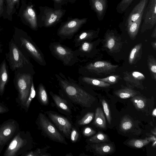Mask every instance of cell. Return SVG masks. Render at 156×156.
I'll return each instance as SVG.
<instances>
[{"label":"cell","mask_w":156,"mask_h":156,"mask_svg":"<svg viewBox=\"0 0 156 156\" xmlns=\"http://www.w3.org/2000/svg\"><path fill=\"white\" fill-rule=\"evenodd\" d=\"M55 76L62 90L73 102L84 107L91 106L94 97L80 84L61 72L55 74Z\"/></svg>","instance_id":"6da1fadb"},{"label":"cell","mask_w":156,"mask_h":156,"mask_svg":"<svg viewBox=\"0 0 156 156\" xmlns=\"http://www.w3.org/2000/svg\"><path fill=\"white\" fill-rule=\"evenodd\" d=\"M13 82L18 92L16 102L23 108L30 94L34 70L22 69L15 70Z\"/></svg>","instance_id":"7a4b0ae2"},{"label":"cell","mask_w":156,"mask_h":156,"mask_svg":"<svg viewBox=\"0 0 156 156\" xmlns=\"http://www.w3.org/2000/svg\"><path fill=\"white\" fill-rule=\"evenodd\" d=\"M12 38L18 47L28 57L32 58L41 66L46 65L43 53L27 33L17 31L13 35Z\"/></svg>","instance_id":"3957f363"},{"label":"cell","mask_w":156,"mask_h":156,"mask_svg":"<svg viewBox=\"0 0 156 156\" xmlns=\"http://www.w3.org/2000/svg\"><path fill=\"white\" fill-rule=\"evenodd\" d=\"M8 46L9 51L5 54V58L12 71L22 69L34 70L29 58L18 47L12 38L9 42Z\"/></svg>","instance_id":"277c9868"},{"label":"cell","mask_w":156,"mask_h":156,"mask_svg":"<svg viewBox=\"0 0 156 156\" xmlns=\"http://www.w3.org/2000/svg\"><path fill=\"white\" fill-rule=\"evenodd\" d=\"M31 147V141L28 132L19 130L7 145L3 155H21Z\"/></svg>","instance_id":"5b68a950"},{"label":"cell","mask_w":156,"mask_h":156,"mask_svg":"<svg viewBox=\"0 0 156 156\" xmlns=\"http://www.w3.org/2000/svg\"><path fill=\"white\" fill-rule=\"evenodd\" d=\"M49 48L52 55L60 61L65 66H72L78 62H82L74 50L60 42L51 43Z\"/></svg>","instance_id":"8992f818"},{"label":"cell","mask_w":156,"mask_h":156,"mask_svg":"<svg viewBox=\"0 0 156 156\" xmlns=\"http://www.w3.org/2000/svg\"><path fill=\"white\" fill-rule=\"evenodd\" d=\"M118 67V65L112 64L108 62L97 61L80 66L78 72L83 76L88 73L108 74L114 72Z\"/></svg>","instance_id":"52a82bcc"},{"label":"cell","mask_w":156,"mask_h":156,"mask_svg":"<svg viewBox=\"0 0 156 156\" xmlns=\"http://www.w3.org/2000/svg\"><path fill=\"white\" fill-rule=\"evenodd\" d=\"M20 130L19 124L13 119H9L0 125V154Z\"/></svg>","instance_id":"ba28073f"},{"label":"cell","mask_w":156,"mask_h":156,"mask_svg":"<svg viewBox=\"0 0 156 156\" xmlns=\"http://www.w3.org/2000/svg\"><path fill=\"white\" fill-rule=\"evenodd\" d=\"M141 33L152 29L156 24V0H149L142 15Z\"/></svg>","instance_id":"9c48e42d"},{"label":"cell","mask_w":156,"mask_h":156,"mask_svg":"<svg viewBox=\"0 0 156 156\" xmlns=\"http://www.w3.org/2000/svg\"><path fill=\"white\" fill-rule=\"evenodd\" d=\"M39 122L42 129L50 139L55 141L67 144L64 137L46 116L42 113L39 114Z\"/></svg>","instance_id":"30bf717a"},{"label":"cell","mask_w":156,"mask_h":156,"mask_svg":"<svg viewBox=\"0 0 156 156\" xmlns=\"http://www.w3.org/2000/svg\"><path fill=\"white\" fill-rule=\"evenodd\" d=\"M86 20L80 22L72 20L61 26L58 30V35L62 39H70L77 32Z\"/></svg>","instance_id":"8fae6325"},{"label":"cell","mask_w":156,"mask_h":156,"mask_svg":"<svg viewBox=\"0 0 156 156\" xmlns=\"http://www.w3.org/2000/svg\"><path fill=\"white\" fill-rule=\"evenodd\" d=\"M46 113L60 131L67 138H69L72 128V125L69 121L65 117L58 114L48 112Z\"/></svg>","instance_id":"7c38bea8"},{"label":"cell","mask_w":156,"mask_h":156,"mask_svg":"<svg viewBox=\"0 0 156 156\" xmlns=\"http://www.w3.org/2000/svg\"><path fill=\"white\" fill-rule=\"evenodd\" d=\"M122 43L119 38L112 30H108L106 32L104 40V46L110 52H113L120 49Z\"/></svg>","instance_id":"4fadbf2b"},{"label":"cell","mask_w":156,"mask_h":156,"mask_svg":"<svg viewBox=\"0 0 156 156\" xmlns=\"http://www.w3.org/2000/svg\"><path fill=\"white\" fill-rule=\"evenodd\" d=\"M123 79L126 83L130 86L141 89L143 87L142 83L145 79L144 75L142 73L136 71L126 72Z\"/></svg>","instance_id":"5bb4252c"},{"label":"cell","mask_w":156,"mask_h":156,"mask_svg":"<svg viewBox=\"0 0 156 156\" xmlns=\"http://www.w3.org/2000/svg\"><path fill=\"white\" fill-rule=\"evenodd\" d=\"M149 0H140L133 9L125 21L126 27L136 20L143 12Z\"/></svg>","instance_id":"9a60e30c"},{"label":"cell","mask_w":156,"mask_h":156,"mask_svg":"<svg viewBox=\"0 0 156 156\" xmlns=\"http://www.w3.org/2000/svg\"><path fill=\"white\" fill-rule=\"evenodd\" d=\"M90 2L98 20H103L108 8L107 0H90Z\"/></svg>","instance_id":"2e32d148"},{"label":"cell","mask_w":156,"mask_h":156,"mask_svg":"<svg viewBox=\"0 0 156 156\" xmlns=\"http://www.w3.org/2000/svg\"><path fill=\"white\" fill-rule=\"evenodd\" d=\"M8 69V66L5 58L0 64V95L1 96L4 94L6 86L9 81Z\"/></svg>","instance_id":"e0dca14e"},{"label":"cell","mask_w":156,"mask_h":156,"mask_svg":"<svg viewBox=\"0 0 156 156\" xmlns=\"http://www.w3.org/2000/svg\"><path fill=\"white\" fill-rule=\"evenodd\" d=\"M78 83L83 85H88L102 87H108L110 86L109 83L98 79L88 76H81L78 78Z\"/></svg>","instance_id":"ac0fdd59"},{"label":"cell","mask_w":156,"mask_h":156,"mask_svg":"<svg viewBox=\"0 0 156 156\" xmlns=\"http://www.w3.org/2000/svg\"><path fill=\"white\" fill-rule=\"evenodd\" d=\"M94 46L93 42L90 41H84L80 45L77 49L74 50L75 53L78 57H89L93 51Z\"/></svg>","instance_id":"d6986e66"},{"label":"cell","mask_w":156,"mask_h":156,"mask_svg":"<svg viewBox=\"0 0 156 156\" xmlns=\"http://www.w3.org/2000/svg\"><path fill=\"white\" fill-rule=\"evenodd\" d=\"M97 31L94 30H89L81 32L76 35L74 40V46L78 47L83 42L89 41L94 38L96 36Z\"/></svg>","instance_id":"ffe728a7"},{"label":"cell","mask_w":156,"mask_h":156,"mask_svg":"<svg viewBox=\"0 0 156 156\" xmlns=\"http://www.w3.org/2000/svg\"><path fill=\"white\" fill-rule=\"evenodd\" d=\"M142 44L140 43L136 45L132 49L129 58V64H135L140 59L142 53Z\"/></svg>","instance_id":"44dd1931"},{"label":"cell","mask_w":156,"mask_h":156,"mask_svg":"<svg viewBox=\"0 0 156 156\" xmlns=\"http://www.w3.org/2000/svg\"><path fill=\"white\" fill-rule=\"evenodd\" d=\"M143 14L136 20L126 27L128 34L131 39L135 38L137 34L142 21Z\"/></svg>","instance_id":"7402d4cb"},{"label":"cell","mask_w":156,"mask_h":156,"mask_svg":"<svg viewBox=\"0 0 156 156\" xmlns=\"http://www.w3.org/2000/svg\"><path fill=\"white\" fill-rule=\"evenodd\" d=\"M93 147L96 152L100 155L109 154L114 151V147L111 144H96L94 145Z\"/></svg>","instance_id":"603a6c76"},{"label":"cell","mask_w":156,"mask_h":156,"mask_svg":"<svg viewBox=\"0 0 156 156\" xmlns=\"http://www.w3.org/2000/svg\"><path fill=\"white\" fill-rule=\"evenodd\" d=\"M94 125L97 127L105 129L106 128V122L105 117L101 108H97L96 109L94 119Z\"/></svg>","instance_id":"cb8c5ba5"},{"label":"cell","mask_w":156,"mask_h":156,"mask_svg":"<svg viewBox=\"0 0 156 156\" xmlns=\"http://www.w3.org/2000/svg\"><path fill=\"white\" fill-rule=\"evenodd\" d=\"M55 103L57 106L60 109L68 112H70V110L67 103L63 99L58 95L54 94L52 92H50Z\"/></svg>","instance_id":"d4e9b609"},{"label":"cell","mask_w":156,"mask_h":156,"mask_svg":"<svg viewBox=\"0 0 156 156\" xmlns=\"http://www.w3.org/2000/svg\"><path fill=\"white\" fill-rule=\"evenodd\" d=\"M115 94L121 99H126L136 96L137 93L130 88H125L116 91Z\"/></svg>","instance_id":"484cf974"},{"label":"cell","mask_w":156,"mask_h":156,"mask_svg":"<svg viewBox=\"0 0 156 156\" xmlns=\"http://www.w3.org/2000/svg\"><path fill=\"white\" fill-rule=\"evenodd\" d=\"M37 93L41 102L44 105H47L48 103V95L45 88L42 83H40L38 86Z\"/></svg>","instance_id":"4316f807"},{"label":"cell","mask_w":156,"mask_h":156,"mask_svg":"<svg viewBox=\"0 0 156 156\" xmlns=\"http://www.w3.org/2000/svg\"><path fill=\"white\" fill-rule=\"evenodd\" d=\"M131 101L137 110H143L146 106V100L141 96H135L132 98Z\"/></svg>","instance_id":"83f0119b"},{"label":"cell","mask_w":156,"mask_h":156,"mask_svg":"<svg viewBox=\"0 0 156 156\" xmlns=\"http://www.w3.org/2000/svg\"><path fill=\"white\" fill-rule=\"evenodd\" d=\"M151 142L149 137L144 139H133L129 140L127 144L129 146L137 148H141Z\"/></svg>","instance_id":"f1b7e54d"},{"label":"cell","mask_w":156,"mask_h":156,"mask_svg":"<svg viewBox=\"0 0 156 156\" xmlns=\"http://www.w3.org/2000/svg\"><path fill=\"white\" fill-rule=\"evenodd\" d=\"M147 65L152 77L156 81V60L152 55H148L147 59Z\"/></svg>","instance_id":"f546056e"},{"label":"cell","mask_w":156,"mask_h":156,"mask_svg":"<svg viewBox=\"0 0 156 156\" xmlns=\"http://www.w3.org/2000/svg\"><path fill=\"white\" fill-rule=\"evenodd\" d=\"M90 142L96 144L108 141V136L105 134L99 132L89 139Z\"/></svg>","instance_id":"4dcf8cb0"},{"label":"cell","mask_w":156,"mask_h":156,"mask_svg":"<svg viewBox=\"0 0 156 156\" xmlns=\"http://www.w3.org/2000/svg\"><path fill=\"white\" fill-rule=\"evenodd\" d=\"M133 0H121L118 4L116 9L117 12L122 14L129 6Z\"/></svg>","instance_id":"1f68e13d"},{"label":"cell","mask_w":156,"mask_h":156,"mask_svg":"<svg viewBox=\"0 0 156 156\" xmlns=\"http://www.w3.org/2000/svg\"><path fill=\"white\" fill-rule=\"evenodd\" d=\"M133 122L128 117H125L122 119L120 127L123 131L126 132L130 129L133 127Z\"/></svg>","instance_id":"d6a6232c"},{"label":"cell","mask_w":156,"mask_h":156,"mask_svg":"<svg viewBox=\"0 0 156 156\" xmlns=\"http://www.w3.org/2000/svg\"><path fill=\"white\" fill-rule=\"evenodd\" d=\"M35 95L36 91L33 80L32 82L30 94L23 108L26 111H27L28 110L32 101L34 98Z\"/></svg>","instance_id":"836d02e7"},{"label":"cell","mask_w":156,"mask_h":156,"mask_svg":"<svg viewBox=\"0 0 156 156\" xmlns=\"http://www.w3.org/2000/svg\"><path fill=\"white\" fill-rule=\"evenodd\" d=\"M94 116V113L88 112L78 121V124L80 125H84L89 124L91 121Z\"/></svg>","instance_id":"e575fe53"},{"label":"cell","mask_w":156,"mask_h":156,"mask_svg":"<svg viewBox=\"0 0 156 156\" xmlns=\"http://www.w3.org/2000/svg\"><path fill=\"white\" fill-rule=\"evenodd\" d=\"M101 103L108 122L109 124H110L111 117L108 105L107 102L104 99L102 100Z\"/></svg>","instance_id":"d590c367"},{"label":"cell","mask_w":156,"mask_h":156,"mask_svg":"<svg viewBox=\"0 0 156 156\" xmlns=\"http://www.w3.org/2000/svg\"><path fill=\"white\" fill-rule=\"evenodd\" d=\"M120 76L118 75H113L108 76L107 77L97 78L98 79L102 81L110 84H114L116 83L119 79Z\"/></svg>","instance_id":"8d00e7d4"},{"label":"cell","mask_w":156,"mask_h":156,"mask_svg":"<svg viewBox=\"0 0 156 156\" xmlns=\"http://www.w3.org/2000/svg\"><path fill=\"white\" fill-rule=\"evenodd\" d=\"M70 135L71 141L73 143L76 142L79 137V134L77 130L74 128H72Z\"/></svg>","instance_id":"74e56055"},{"label":"cell","mask_w":156,"mask_h":156,"mask_svg":"<svg viewBox=\"0 0 156 156\" xmlns=\"http://www.w3.org/2000/svg\"><path fill=\"white\" fill-rule=\"evenodd\" d=\"M96 131L91 128L87 127L84 128L83 131V133L85 136H90L94 135Z\"/></svg>","instance_id":"f35d334b"},{"label":"cell","mask_w":156,"mask_h":156,"mask_svg":"<svg viewBox=\"0 0 156 156\" xmlns=\"http://www.w3.org/2000/svg\"><path fill=\"white\" fill-rule=\"evenodd\" d=\"M9 109L5 105L0 102V114H2L8 112Z\"/></svg>","instance_id":"ab89813d"},{"label":"cell","mask_w":156,"mask_h":156,"mask_svg":"<svg viewBox=\"0 0 156 156\" xmlns=\"http://www.w3.org/2000/svg\"><path fill=\"white\" fill-rule=\"evenodd\" d=\"M29 15L33 18H34L35 16V14L34 10L31 8H29L27 10Z\"/></svg>","instance_id":"60d3db41"},{"label":"cell","mask_w":156,"mask_h":156,"mask_svg":"<svg viewBox=\"0 0 156 156\" xmlns=\"http://www.w3.org/2000/svg\"><path fill=\"white\" fill-rule=\"evenodd\" d=\"M151 37L153 38H156V27H155L151 35Z\"/></svg>","instance_id":"b9f144b4"},{"label":"cell","mask_w":156,"mask_h":156,"mask_svg":"<svg viewBox=\"0 0 156 156\" xmlns=\"http://www.w3.org/2000/svg\"><path fill=\"white\" fill-rule=\"evenodd\" d=\"M151 141H154L156 140V137L155 136H152L149 137Z\"/></svg>","instance_id":"7bdbcfd3"},{"label":"cell","mask_w":156,"mask_h":156,"mask_svg":"<svg viewBox=\"0 0 156 156\" xmlns=\"http://www.w3.org/2000/svg\"><path fill=\"white\" fill-rule=\"evenodd\" d=\"M3 50V45L2 44L1 39H0V53L2 52Z\"/></svg>","instance_id":"ee69618b"},{"label":"cell","mask_w":156,"mask_h":156,"mask_svg":"<svg viewBox=\"0 0 156 156\" xmlns=\"http://www.w3.org/2000/svg\"><path fill=\"white\" fill-rule=\"evenodd\" d=\"M152 46L153 48L156 50V42L155 41L154 42H153L151 43Z\"/></svg>","instance_id":"f6af8a7d"},{"label":"cell","mask_w":156,"mask_h":156,"mask_svg":"<svg viewBox=\"0 0 156 156\" xmlns=\"http://www.w3.org/2000/svg\"><path fill=\"white\" fill-rule=\"evenodd\" d=\"M152 115L154 117L156 116V109L155 108L153 111L152 112Z\"/></svg>","instance_id":"bcb514c9"},{"label":"cell","mask_w":156,"mask_h":156,"mask_svg":"<svg viewBox=\"0 0 156 156\" xmlns=\"http://www.w3.org/2000/svg\"><path fill=\"white\" fill-rule=\"evenodd\" d=\"M154 142L152 144V146L153 147H155L156 146V140L153 141Z\"/></svg>","instance_id":"7dc6e473"},{"label":"cell","mask_w":156,"mask_h":156,"mask_svg":"<svg viewBox=\"0 0 156 156\" xmlns=\"http://www.w3.org/2000/svg\"><path fill=\"white\" fill-rule=\"evenodd\" d=\"M14 0V1H17V0Z\"/></svg>","instance_id":"c3c4849f"},{"label":"cell","mask_w":156,"mask_h":156,"mask_svg":"<svg viewBox=\"0 0 156 156\" xmlns=\"http://www.w3.org/2000/svg\"></svg>","instance_id":"681fc988"}]
</instances>
